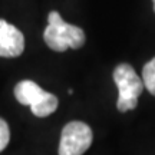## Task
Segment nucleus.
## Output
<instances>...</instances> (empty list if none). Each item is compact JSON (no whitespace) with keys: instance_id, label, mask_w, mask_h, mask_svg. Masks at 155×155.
Masks as SVG:
<instances>
[{"instance_id":"6e6552de","label":"nucleus","mask_w":155,"mask_h":155,"mask_svg":"<svg viewBox=\"0 0 155 155\" xmlns=\"http://www.w3.org/2000/svg\"><path fill=\"white\" fill-rule=\"evenodd\" d=\"M152 5H154V12H155V0H152Z\"/></svg>"},{"instance_id":"7ed1b4c3","label":"nucleus","mask_w":155,"mask_h":155,"mask_svg":"<svg viewBox=\"0 0 155 155\" xmlns=\"http://www.w3.org/2000/svg\"><path fill=\"white\" fill-rule=\"evenodd\" d=\"M15 98L19 104L28 105L38 118H46L58 109L59 101L53 94L46 92L33 81H22L15 86Z\"/></svg>"},{"instance_id":"f257e3e1","label":"nucleus","mask_w":155,"mask_h":155,"mask_svg":"<svg viewBox=\"0 0 155 155\" xmlns=\"http://www.w3.org/2000/svg\"><path fill=\"white\" fill-rule=\"evenodd\" d=\"M43 39L55 52H65L68 48L79 49L86 40L82 29L66 23L56 10H52L48 16V26L43 32Z\"/></svg>"},{"instance_id":"0eeeda50","label":"nucleus","mask_w":155,"mask_h":155,"mask_svg":"<svg viewBox=\"0 0 155 155\" xmlns=\"http://www.w3.org/2000/svg\"><path fill=\"white\" fill-rule=\"evenodd\" d=\"M9 141H10V129H9V125H7V122L5 119L0 118V152L9 145Z\"/></svg>"},{"instance_id":"f03ea898","label":"nucleus","mask_w":155,"mask_h":155,"mask_svg":"<svg viewBox=\"0 0 155 155\" xmlns=\"http://www.w3.org/2000/svg\"><path fill=\"white\" fill-rule=\"evenodd\" d=\"M114 82L118 88L116 108L119 112L132 111L138 105V98L144 91V81L128 63H119L114 69Z\"/></svg>"},{"instance_id":"423d86ee","label":"nucleus","mask_w":155,"mask_h":155,"mask_svg":"<svg viewBox=\"0 0 155 155\" xmlns=\"http://www.w3.org/2000/svg\"><path fill=\"white\" fill-rule=\"evenodd\" d=\"M142 81L148 92L155 96V58H152L142 68Z\"/></svg>"},{"instance_id":"20e7f679","label":"nucleus","mask_w":155,"mask_h":155,"mask_svg":"<svg viewBox=\"0 0 155 155\" xmlns=\"http://www.w3.org/2000/svg\"><path fill=\"white\" fill-rule=\"evenodd\" d=\"M94 134L88 124L82 121H72L62 129L59 155H83L92 144Z\"/></svg>"},{"instance_id":"39448f33","label":"nucleus","mask_w":155,"mask_h":155,"mask_svg":"<svg viewBox=\"0 0 155 155\" xmlns=\"http://www.w3.org/2000/svg\"><path fill=\"white\" fill-rule=\"evenodd\" d=\"M25 50V36L17 28L6 20H0V56L16 58Z\"/></svg>"}]
</instances>
